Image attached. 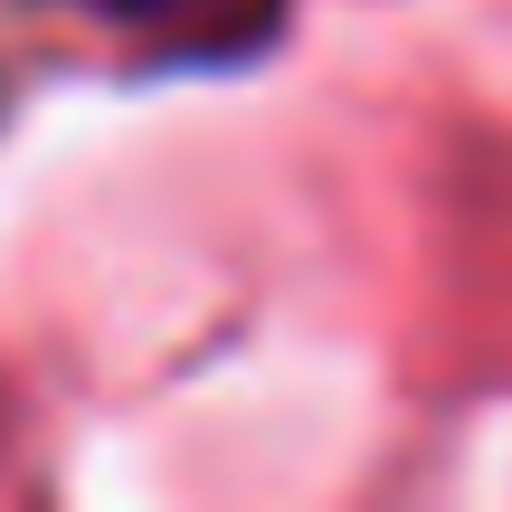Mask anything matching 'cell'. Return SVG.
<instances>
[{
    "instance_id": "6da1fadb",
    "label": "cell",
    "mask_w": 512,
    "mask_h": 512,
    "mask_svg": "<svg viewBox=\"0 0 512 512\" xmlns=\"http://www.w3.org/2000/svg\"><path fill=\"white\" fill-rule=\"evenodd\" d=\"M124 29H152V38H190V48H238L275 19V0H105Z\"/></svg>"
}]
</instances>
